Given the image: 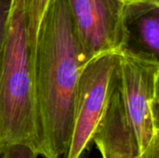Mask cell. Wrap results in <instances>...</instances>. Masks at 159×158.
<instances>
[{"mask_svg": "<svg viewBox=\"0 0 159 158\" xmlns=\"http://www.w3.org/2000/svg\"><path fill=\"white\" fill-rule=\"evenodd\" d=\"M87 63L66 0H50L39 30L33 67L40 156L44 158H61L68 152L75 92Z\"/></svg>", "mask_w": 159, "mask_h": 158, "instance_id": "obj_1", "label": "cell"}, {"mask_svg": "<svg viewBox=\"0 0 159 158\" xmlns=\"http://www.w3.org/2000/svg\"><path fill=\"white\" fill-rule=\"evenodd\" d=\"M41 155V137L27 36L26 0H9L0 47V143Z\"/></svg>", "mask_w": 159, "mask_h": 158, "instance_id": "obj_2", "label": "cell"}, {"mask_svg": "<svg viewBox=\"0 0 159 158\" xmlns=\"http://www.w3.org/2000/svg\"><path fill=\"white\" fill-rule=\"evenodd\" d=\"M117 59V87L143 158H159L158 58L123 48Z\"/></svg>", "mask_w": 159, "mask_h": 158, "instance_id": "obj_3", "label": "cell"}, {"mask_svg": "<svg viewBox=\"0 0 159 158\" xmlns=\"http://www.w3.org/2000/svg\"><path fill=\"white\" fill-rule=\"evenodd\" d=\"M116 80V54H104L87 63L75 92L73 129L66 158L87 157Z\"/></svg>", "mask_w": 159, "mask_h": 158, "instance_id": "obj_4", "label": "cell"}, {"mask_svg": "<svg viewBox=\"0 0 159 158\" xmlns=\"http://www.w3.org/2000/svg\"><path fill=\"white\" fill-rule=\"evenodd\" d=\"M80 49L89 62L128 47L129 16L116 0H66Z\"/></svg>", "mask_w": 159, "mask_h": 158, "instance_id": "obj_5", "label": "cell"}, {"mask_svg": "<svg viewBox=\"0 0 159 158\" xmlns=\"http://www.w3.org/2000/svg\"><path fill=\"white\" fill-rule=\"evenodd\" d=\"M93 143L102 158H143L124 110L117 80Z\"/></svg>", "mask_w": 159, "mask_h": 158, "instance_id": "obj_6", "label": "cell"}, {"mask_svg": "<svg viewBox=\"0 0 159 158\" xmlns=\"http://www.w3.org/2000/svg\"><path fill=\"white\" fill-rule=\"evenodd\" d=\"M50 0H26L27 14V36L28 47L31 57L32 71L34 67L36 45L39 35V30L45 15L48 11Z\"/></svg>", "mask_w": 159, "mask_h": 158, "instance_id": "obj_7", "label": "cell"}, {"mask_svg": "<svg viewBox=\"0 0 159 158\" xmlns=\"http://www.w3.org/2000/svg\"><path fill=\"white\" fill-rule=\"evenodd\" d=\"M138 30L140 39L144 47L148 49V52L158 58V8L150 10L140 16L138 20Z\"/></svg>", "mask_w": 159, "mask_h": 158, "instance_id": "obj_8", "label": "cell"}, {"mask_svg": "<svg viewBox=\"0 0 159 158\" xmlns=\"http://www.w3.org/2000/svg\"><path fill=\"white\" fill-rule=\"evenodd\" d=\"M38 153L24 143H0V158H37Z\"/></svg>", "mask_w": 159, "mask_h": 158, "instance_id": "obj_9", "label": "cell"}, {"mask_svg": "<svg viewBox=\"0 0 159 158\" xmlns=\"http://www.w3.org/2000/svg\"><path fill=\"white\" fill-rule=\"evenodd\" d=\"M129 13V20L158 8V0H116Z\"/></svg>", "mask_w": 159, "mask_h": 158, "instance_id": "obj_10", "label": "cell"}, {"mask_svg": "<svg viewBox=\"0 0 159 158\" xmlns=\"http://www.w3.org/2000/svg\"><path fill=\"white\" fill-rule=\"evenodd\" d=\"M8 3L9 0H0V47L2 42V36H3V31H4L7 11L8 7Z\"/></svg>", "mask_w": 159, "mask_h": 158, "instance_id": "obj_11", "label": "cell"}]
</instances>
